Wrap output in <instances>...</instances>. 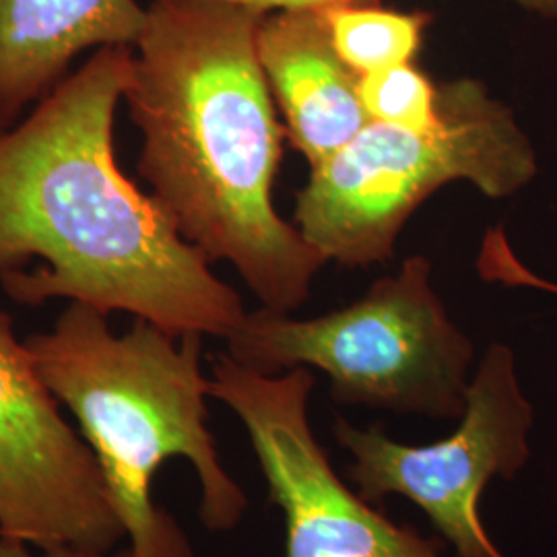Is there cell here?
<instances>
[{
	"mask_svg": "<svg viewBox=\"0 0 557 557\" xmlns=\"http://www.w3.org/2000/svg\"><path fill=\"white\" fill-rule=\"evenodd\" d=\"M145 25L137 0H0V126L50 96L83 50L137 46Z\"/></svg>",
	"mask_w": 557,
	"mask_h": 557,
	"instance_id": "30bf717a",
	"label": "cell"
},
{
	"mask_svg": "<svg viewBox=\"0 0 557 557\" xmlns=\"http://www.w3.org/2000/svg\"><path fill=\"white\" fill-rule=\"evenodd\" d=\"M0 557H34L29 552V545L20 539L4 537L0 535Z\"/></svg>",
	"mask_w": 557,
	"mask_h": 557,
	"instance_id": "2e32d148",
	"label": "cell"
},
{
	"mask_svg": "<svg viewBox=\"0 0 557 557\" xmlns=\"http://www.w3.org/2000/svg\"><path fill=\"white\" fill-rule=\"evenodd\" d=\"M438 124L425 133L370 122L312 168L296 200V227L326 260L384 262L419 205L455 180L506 199L539 172L515 112L478 79L438 85Z\"/></svg>",
	"mask_w": 557,
	"mask_h": 557,
	"instance_id": "277c9868",
	"label": "cell"
},
{
	"mask_svg": "<svg viewBox=\"0 0 557 557\" xmlns=\"http://www.w3.org/2000/svg\"><path fill=\"white\" fill-rule=\"evenodd\" d=\"M225 341L232 358L267 376L317 368L338 405L434 419H460L467 409L475 349L448 317L423 257L341 310L298 320L260 308Z\"/></svg>",
	"mask_w": 557,
	"mask_h": 557,
	"instance_id": "5b68a950",
	"label": "cell"
},
{
	"mask_svg": "<svg viewBox=\"0 0 557 557\" xmlns=\"http://www.w3.org/2000/svg\"><path fill=\"white\" fill-rule=\"evenodd\" d=\"M478 271L485 281L504 283L510 287H531L557 298V283L539 277L537 273H533L518 259L512 246L508 244L504 227H492L485 232L479 250Z\"/></svg>",
	"mask_w": 557,
	"mask_h": 557,
	"instance_id": "4fadbf2b",
	"label": "cell"
},
{
	"mask_svg": "<svg viewBox=\"0 0 557 557\" xmlns=\"http://www.w3.org/2000/svg\"><path fill=\"white\" fill-rule=\"evenodd\" d=\"M333 48L356 75L363 77L413 62L428 13H403L370 0H345L322 7Z\"/></svg>",
	"mask_w": 557,
	"mask_h": 557,
	"instance_id": "8fae6325",
	"label": "cell"
},
{
	"mask_svg": "<svg viewBox=\"0 0 557 557\" xmlns=\"http://www.w3.org/2000/svg\"><path fill=\"white\" fill-rule=\"evenodd\" d=\"M310 368L267 376L230 354L213 361L209 397L227 405L248 432L285 520L287 557H442V543L384 517L338 478L308 421Z\"/></svg>",
	"mask_w": 557,
	"mask_h": 557,
	"instance_id": "52a82bcc",
	"label": "cell"
},
{
	"mask_svg": "<svg viewBox=\"0 0 557 557\" xmlns=\"http://www.w3.org/2000/svg\"><path fill=\"white\" fill-rule=\"evenodd\" d=\"M4 131H7V128H4V126H0V135H2V133H4Z\"/></svg>",
	"mask_w": 557,
	"mask_h": 557,
	"instance_id": "e0dca14e",
	"label": "cell"
},
{
	"mask_svg": "<svg viewBox=\"0 0 557 557\" xmlns=\"http://www.w3.org/2000/svg\"><path fill=\"white\" fill-rule=\"evenodd\" d=\"M267 13L221 0H153L124 98L139 174L180 236L234 264L262 308L294 312L326 259L271 199L283 131L259 59Z\"/></svg>",
	"mask_w": 557,
	"mask_h": 557,
	"instance_id": "7a4b0ae2",
	"label": "cell"
},
{
	"mask_svg": "<svg viewBox=\"0 0 557 557\" xmlns=\"http://www.w3.org/2000/svg\"><path fill=\"white\" fill-rule=\"evenodd\" d=\"M533 423L535 409L520 386L515 351L492 343L448 438L411 446L379 425L363 430L343 418L335 419L333 434L354 457L345 473L368 504L380 506L386 496L411 499L455 557H506L483 527L481 498L492 479L510 481L529 462Z\"/></svg>",
	"mask_w": 557,
	"mask_h": 557,
	"instance_id": "8992f818",
	"label": "cell"
},
{
	"mask_svg": "<svg viewBox=\"0 0 557 557\" xmlns=\"http://www.w3.org/2000/svg\"><path fill=\"white\" fill-rule=\"evenodd\" d=\"M359 98L374 122L416 133L438 124V85L413 62L359 77Z\"/></svg>",
	"mask_w": 557,
	"mask_h": 557,
	"instance_id": "7c38bea8",
	"label": "cell"
},
{
	"mask_svg": "<svg viewBox=\"0 0 557 557\" xmlns=\"http://www.w3.org/2000/svg\"><path fill=\"white\" fill-rule=\"evenodd\" d=\"M133 66L131 46L100 48L0 135V285L20 306L66 298L176 337H232L248 314L238 292L119 168Z\"/></svg>",
	"mask_w": 557,
	"mask_h": 557,
	"instance_id": "6da1fadb",
	"label": "cell"
},
{
	"mask_svg": "<svg viewBox=\"0 0 557 557\" xmlns=\"http://www.w3.org/2000/svg\"><path fill=\"white\" fill-rule=\"evenodd\" d=\"M25 347L44 384L79 421L128 547L140 557H195L151 494L158 469L172 458L197 471L202 524L215 533L238 527L248 498L207 428L202 335L176 337L143 319L116 335L108 314L73 301L52 331L25 338Z\"/></svg>",
	"mask_w": 557,
	"mask_h": 557,
	"instance_id": "3957f363",
	"label": "cell"
},
{
	"mask_svg": "<svg viewBox=\"0 0 557 557\" xmlns=\"http://www.w3.org/2000/svg\"><path fill=\"white\" fill-rule=\"evenodd\" d=\"M41 557H140L133 547H124V549H108V552H100V549H85V547H54L48 552H41Z\"/></svg>",
	"mask_w": 557,
	"mask_h": 557,
	"instance_id": "9a60e30c",
	"label": "cell"
},
{
	"mask_svg": "<svg viewBox=\"0 0 557 557\" xmlns=\"http://www.w3.org/2000/svg\"><path fill=\"white\" fill-rule=\"evenodd\" d=\"M0 535L108 552L126 537L100 462L0 312Z\"/></svg>",
	"mask_w": 557,
	"mask_h": 557,
	"instance_id": "ba28073f",
	"label": "cell"
},
{
	"mask_svg": "<svg viewBox=\"0 0 557 557\" xmlns=\"http://www.w3.org/2000/svg\"><path fill=\"white\" fill-rule=\"evenodd\" d=\"M221 2H234V4L257 9L262 13H273V11L298 9V7H324L333 2H345V0H221ZM510 2H515L520 9L539 15L543 20L557 21V0H510Z\"/></svg>",
	"mask_w": 557,
	"mask_h": 557,
	"instance_id": "5bb4252c",
	"label": "cell"
},
{
	"mask_svg": "<svg viewBox=\"0 0 557 557\" xmlns=\"http://www.w3.org/2000/svg\"><path fill=\"white\" fill-rule=\"evenodd\" d=\"M257 44L287 137L312 168L372 122L359 98V75L338 59L322 7L267 13Z\"/></svg>",
	"mask_w": 557,
	"mask_h": 557,
	"instance_id": "9c48e42d",
	"label": "cell"
}]
</instances>
